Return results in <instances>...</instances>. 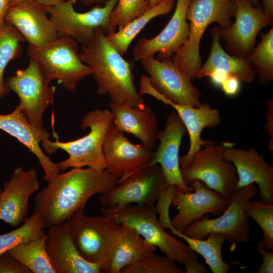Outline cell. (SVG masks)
<instances>
[{"label": "cell", "mask_w": 273, "mask_h": 273, "mask_svg": "<svg viewBox=\"0 0 273 273\" xmlns=\"http://www.w3.org/2000/svg\"><path fill=\"white\" fill-rule=\"evenodd\" d=\"M118 178L106 169L72 168L59 173L39 190L34 197L33 213L50 228L67 221L77 210L84 208L93 196L104 194L117 184Z\"/></svg>", "instance_id": "obj_1"}, {"label": "cell", "mask_w": 273, "mask_h": 273, "mask_svg": "<svg viewBox=\"0 0 273 273\" xmlns=\"http://www.w3.org/2000/svg\"><path fill=\"white\" fill-rule=\"evenodd\" d=\"M81 61L92 70L99 95H108L111 102L143 109L145 101L134 83V63L125 60L98 28L89 42L82 46Z\"/></svg>", "instance_id": "obj_2"}, {"label": "cell", "mask_w": 273, "mask_h": 273, "mask_svg": "<svg viewBox=\"0 0 273 273\" xmlns=\"http://www.w3.org/2000/svg\"><path fill=\"white\" fill-rule=\"evenodd\" d=\"M101 210L103 215L115 222L135 229L145 240L158 248L170 260L183 264L186 273L207 272V267L198 261V254L185 242L165 231L157 218L154 205L129 204Z\"/></svg>", "instance_id": "obj_3"}, {"label": "cell", "mask_w": 273, "mask_h": 273, "mask_svg": "<svg viewBox=\"0 0 273 273\" xmlns=\"http://www.w3.org/2000/svg\"><path fill=\"white\" fill-rule=\"evenodd\" d=\"M236 6L233 0H191L186 14L190 33L185 43L172 56L173 63L187 78L197 77L202 64L200 44L207 27L217 23L219 27L229 28L233 23Z\"/></svg>", "instance_id": "obj_4"}, {"label": "cell", "mask_w": 273, "mask_h": 273, "mask_svg": "<svg viewBox=\"0 0 273 273\" xmlns=\"http://www.w3.org/2000/svg\"><path fill=\"white\" fill-rule=\"evenodd\" d=\"M112 124L110 110L96 109L86 113L81 120V128L90 129L87 134L65 142L57 139L55 142L49 140L42 147L48 154H53L59 149L68 154V158L56 163L60 171L85 166L97 170L105 169L103 146Z\"/></svg>", "instance_id": "obj_5"}, {"label": "cell", "mask_w": 273, "mask_h": 273, "mask_svg": "<svg viewBox=\"0 0 273 273\" xmlns=\"http://www.w3.org/2000/svg\"><path fill=\"white\" fill-rule=\"evenodd\" d=\"M74 244L86 261L107 272L117 243L120 224L108 217L86 215L84 208L77 210L66 221Z\"/></svg>", "instance_id": "obj_6"}, {"label": "cell", "mask_w": 273, "mask_h": 273, "mask_svg": "<svg viewBox=\"0 0 273 273\" xmlns=\"http://www.w3.org/2000/svg\"><path fill=\"white\" fill-rule=\"evenodd\" d=\"M27 53L50 82L57 80L70 93H75L79 82L92 75L90 68L80 59L78 42L69 36H58L39 46H29Z\"/></svg>", "instance_id": "obj_7"}, {"label": "cell", "mask_w": 273, "mask_h": 273, "mask_svg": "<svg viewBox=\"0 0 273 273\" xmlns=\"http://www.w3.org/2000/svg\"><path fill=\"white\" fill-rule=\"evenodd\" d=\"M29 60L26 68L17 70L6 81L10 91L18 96L23 114L43 145L50 140V135L44 126L43 116L47 108L54 102L56 88L50 86V82L36 62Z\"/></svg>", "instance_id": "obj_8"}, {"label": "cell", "mask_w": 273, "mask_h": 273, "mask_svg": "<svg viewBox=\"0 0 273 273\" xmlns=\"http://www.w3.org/2000/svg\"><path fill=\"white\" fill-rule=\"evenodd\" d=\"M257 193L254 184L238 189L229 201L226 209L214 219L205 215L188 225L183 233L192 238L205 239L211 233L222 235L224 240L232 245L245 244L249 239L251 228L250 217L244 210L248 200Z\"/></svg>", "instance_id": "obj_9"}, {"label": "cell", "mask_w": 273, "mask_h": 273, "mask_svg": "<svg viewBox=\"0 0 273 273\" xmlns=\"http://www.w3.org/2000/svg\"><path fill=\"white\" fill-rule=\"evenodd\" d=\"M224 146V142L205 145L195 154L188 166L180 168V171L188 186L195 180H200L229 201L238 190V177L233 164L223 156Z\"/></svg>", "instance_id": "obj_10"}, {"label": "cell", "mask_w": 273, "mask_h": 273, "mask_svg": "<svg viewBox=\"0 0 273 273\" xmlns=\"http://www.w3.org/2000/svg\"><path fill=\"white\" fill-rule=\"evenodd\" d=\"M169 186L160 165L149 163L118 179L114 187L101 194L100 203L104 209L133 204L154 205Z\"/></svg>", "instance_id": "obj_11"}, {"label": "cell", "mask_w": 273, "mask_h": 273, "mask_svg": "<svg viewBox=\"0 0 273 273\" xmlns=\"http://www.w3.org/2000/svg\"><path fill=\"white\" fill-rule=\"evenodd\" d=\"M118 0H108L104 6H95L83 13L74 9L76 0H66L47 9L58 36H69L85 46L97 28L102 29L106 34L109 32V18Z\"/></svg>", "instance_id": "obj_12"}, {"label": "cell", "mask_w": 273, "mask_h": 273, "mask_svg": "<svg viewBox=\"0 0 273 273\" xmlns=\"http://www.w3.org/2000/svg\"><path fill=\"white\" fill-rule=\"evenodd\" d=\"M236 9L235 20L226 29L217 27L220 40L229 54L246 59L255 47L257 36L263 28L272 24L261 5L254 6L247 0H233Z\"/></svg>", "instance_id": "obj_13"}, {"label": "cell", "mask_w": 273, "mask_h": 273, "mask_svg": "<svg viewBox=\"0 0 273 273\" xmlns=\"http://www.w3.org/2000/svg\"><path fill=\"white\" fill-rule=\"evenodd\" d=\"M141 60L151 85L170 102L194 107L202 103L198 88L179 71L171 58L159 60L153 56Z\"/></svg>", "instance_id": "obj_14"}, {"label": "cell", "mask_w": 273, "mask_h": 273, "mask_svg": "<svg viewBox=\"0 0 273 273\" xmlns=\"http://www.w3.org/2000/svg\"><path fill=\"white\" fill-rule=\"evenodd\" d=\"M190 186L193 188L194 192H184L174 186L170 201V205L178 210L171 219V223L180 232L206 214L220 215L229 203V201L200 180H194Z\"/></svg>", "instance_id": "obj_15"}, {"label": "cell", "mask_w": 273, "mask_h": 273, "mask_svg": "<svg viewBox=\"0 0 273 273\" xmlns=\"http://www.w3.org/2000/svg\"><path fill=\"white\" fill-rule=\"evenodd\" d=\"M223 156L234 165L238 177L237 189L252 184L258 187L259 200L273 203V167L255 149L235 147L224 142Z\"/></svg>", "instance_id": "obj_16"}, {"label": "cell", "mask_w": 273, "mask_h": 273, "mask_svg": "<svg viewBox=\"0 0 273 273\" xmlns=\"http://www.w3.org/2000/svg\"><path fill=\"white\" fill-rule=\"evenodd\" d=\"M154 151L142 144L132 143L112 122L103 146L105 169L123 178L150 163Z\"/></svg>", "instance_id": "obj_17"}, {"label": "cell", "mask_w": 273, "mask_h": 273, "mask_svg": "<svg viewBox=\"0 0 273 273\" xmlns=\"http://www.w3.org/2000/svg\"><path fill=\"white\" fill-rule=\"evenodd\" d=\"M191 1L176 0L174 12L161 32L153 38L138 40L132 52L135 60L153 56L156 53L159 60L172 58L189 35L186 14Z\"/></svg>", "instance_id": "obj_18"}, {"label": "cell", "mask_w": 273, "mask_h": 273, "mask_svg": "<svg viewBox=\"0 0 273 273\" xmlns=\"http://www.w3.org/2000/svg\"><path fill=\"white\" fill-rule=\"evenodd\" d=\"M39 188L36 168H15L0 193V220L12 227L23 223L28 217L29 198Z\"/></svg>", "instance_id": "obj_19"}, {"label": "cell", "mask_w": 273, "mask_h": 273, "mask_svg": "<svg viewBox=\"0 0 273 273\" xmlns=\"http://www.w3.org/2000/svg\"><path fill=\"white\" fill-rule=\"evenodd\" d=\"M187 129L175 111L167 116L164 128L158 133V143L151 164L160 165L169 186L178 187L184 192H193L181 176L179 164V149Z\"/></svg>", "instance_id": "obj_20"}, {"label": "cell", "mask_w": 273, "mask_h": 273, "mask_svg": "<svg viewBox=\"0 0 273 273\" xmlns=\"http://www.w3.org/2000/svg\"><path fill=\"white\" fill-rule=\"evenodd\" d=\"M46 7L34 0H25L11 6L5 22L15 28L29 46H39L58 37Z\"/></svg>", "instance_id": "obj_21"}, {"label": "cell", "mask_w": 273, "mask_h": 273, "mask_svg": "<svg viewBox=\"0 0 273 273\" xmlns=\"http://www.w3.org/2000/svg\"><path fill=\"white\" fill-rule=\"evenodd\" d=\"M47 250L55 273H102L99 266L85 260L76 248L65 222L49 228Z\"/></svg>", "instance_id": "obj_22"}, {"label": "cell", "mask_w": 273, "mask_h": 273, "mask_svg": "<svg viewBox=\"0 0 273 273\" xmlns=\"http://www.w3.org/2000/svg\"><path fill=\"white\" fill-rule=\"evenodd\" d=\"M108 106L112 122L119 131L133 134L142 144L155 151L158 143L159 125L157 116L150 106L140 109L112 102Z\"/></svg>", "instance_id": "obj_23"}, {"label": "cell", "mask_w": 273, "mask_h": 273, "mask_svg": "<svg viewBox=\"0 0 273 273\" xmlns=\"http://www.w3.org/2000/svg\"><path fill=\"white\" fill-rule=\"evenodd\" d=\"M166 105H170L176 111L184 124L190 138V146L187 153L179 156L181 167L188 166L195 154L202 147L214 142L204 140L201 133L204 128L216 127L219 125L221 117L218 109L212 108L207 103L197 107L174 104L167 100Z\"/></svg>", "instance_id": "obj_24"}, {"label": "cell", "mask_w": 273, "mask_h": 273, "mask_svg": "<svg viewBox=\"0 0 273 273\" xmlns=\"http://www.w3.org/2000/svg\"><path fill=\"white\" fill-rule=\"evenodd\" d=\"M0 129L15 138L36 156L44 171L43 179L48 183L60 173L56 163L42 151L40 146L41 140L27 120L19 104L12 112L0 114Z\"/></svg>", "instance_id": "obj_25"}, {"label": "cell", "mask_w": 273, "mask_h": 273, "mask_svg": "<svg viewBox=\"0 0 273 273\" xmlns=\"http://www.w3.org/2000/svg\"><path fill=\"white\" fill-rule=\"evenodd\" d=\"M210 33L212 42L209 55L202 65L196 78L208 77L215 71H221L237 77L242 82L251 83L256 76L253 66L246 60L231 55L221 46L217 27L211 28Z\"/></svg>", "instance_id": "obj_26"}, {"label": "cell", "mask_w": 273, "mask_h": 273, "mask_svg": "<svg viewBox=\"0 0 273 273\" xmlns=\"http://www.w3.org/2000/svg\"><path fill=\"white\" fill-rule=\"evenodd\" d=\"M157 247L149 243L133 228L121 223L119 237L111 259L108 273H120L125 266L145 254L156 251Z\"/></svg>", "instance_id": "obj_27"}, {"label": "cell", "mask_w": 273, "mask_h": 273, "mask_svg": "<svg viewBox=\"0 0 273 273\" xmlns=\"http://www.w3.org/2000/svg\"><path fill=\"white\" fill-rule=\"evenodd\" d=\"M171 233L183 240L190 248L197 254L201 255L206 263L213 273H226L230 264L222 257L221 250L225 241L224 236L218 233H211L204 239L188 236L176 230L172 225L168 226Z\"/></svg>", "instance_id": "obj_28"}, {"label": "cell", "mask_w": 273, "mask_h": 273, "mask_svg": "<svg viewBox=\"0 0 273 273\" xmlns=\"http://www.w3.org/2000/svg\"><path fill=\"white\" fill-rule=\"evenodd\" d=\"M174 4L175 0H163L141 16L133 19L121 29L106 34L107 38L120 55L123 56L127 54L131 41L145 26L154 18L169 13Z\"/></svg>", "instance_id": "obj_29"}, {"label": "cell", "mask_w": 273, "mask_h": 273, "mask_svg": "<svg viewBox=\"0 0 273 273\" xmlns=\"http://www.w3.org/2000/svg\"><path fill=\"white\" fill-rule=\"evenodd\" d=\"M47 234L18 244L7 252L32 273H55L47 250Z\"/></svg>", "instance_id": "obj_30"}, {"label": "cell", "mask_w": 273, "mask_h": 273, "mask_svg": "<svg viewBox=\"0 0 273 273\" xmlns=\"http://www.w3.org/2000/svg\"><path fill=\"white\" fill-rule=\"evenodd\" d=\"M23 37L13 27L5 22L0 25V99L10 91L4 78L10 62L19 57L22 51Z\"/></svg>", "instance_id": "obj_31"}, {"label": "cell", "mask_w": 273, "mask_h": 273, "mask_svg": "<svg viewBox=\"0 0 273 273\" xmlns=\"http://www.w3.org/2000/svg\"><path fill=\"white\" fill-rule=\"evenodd\" d=\"M246 60L253 66L259 82L263 85L273 80V27L261 34V40Z\"/></svg>", "instance_id": "obj_32"}, {"label": "cell", "mask_w": 273, "mask_h": 273, "mask_svg": "<svg viewBox=\"0 0 273 273\" xmlns=\"http://www.w3.org/2000/svg\"><path fill=\"white\" fill-rule=\"evenodd\" d=\"M244 210L260 226L263 233L260 244L265 249L273 250V203L248 200Z\"/></svg>", "instance_id": "obj_33"}, {"label": "cell", "mask_w": 273, "mask_h": 273, "mask_svg": "<svg viewBox=\"0 0 273 273\" xmlns=\"http://www.w3.org/2000/svg\"><path fill=\"white\" fill-rule=\"evenodd\" d=\"M120 273H186L176 262L155 251L149 252L124 267Z\"/></svg>", "instance_id": "obj_34"}, {"label": "cell", "mask_w": 273, "mask_h": 273, "mask_svg": "<svg viewBox=\"0 0 273 273\" xmlns=\"http://www.w3.org/2000/svg\"><path fill=\"white\" fill-rule=\"evenodd\" d=\"M45 228L40 217L33 213L20 227L0 235V256L18 244L32 240L44 233Z\"/></svg>", "instance_id": "obj_35"}, {"label": "cell", "mask_w": 273, "mask_h": 273, "mask_svg": "<svg viewBox=\"0 0 273 273\" xmlns=\"http://www.w3.org/2000/svg\"><path fill=\"white\" fill-rule=\"evenodd\" d=\"M150 9L147 0H118L109 18V33L115 32L116 28L121 29Z\"/></svg>", "instance_id": "obj_36"}, {"label": "cell", "mask_w": 273, "mask_h": 273, "mask_svg": "<svg viewBox=\"0 0 273 273\" xmlns=\"http://www.w3.org/2000/svg\"><path fill=\"white\" fill-rule=\"evenodd\" d=\"M0 273H32L7 251L0 256Z\"/></svg>", "instance_id": "obj_37"}, {"label": "cell", "mask_w": 273, "mask_h": 273, "mask_svg": "<svg viewBox=\"0 0 273 273\" xmlns=\"http://www.w3.org/2000/svg\"><path fill=\"white\" fill-rule=\"evenodd\" d=\"M266 122L263 126V129L269 137L268 142V150L273 152V99L267 100L266 104L265 111Z\"/></svg>", "instance_id": "obj_38"}, {"label": "cell", "mask_w": 273, "mask_h": 273, "mask_svg": "<svg viewBox=\"0 0 273 273\" xmlns=\"http://www.w3.org/2000/svg\"><path fill=\"white\" fill-rule=\"evenodd\" d=\"M257 252L262 257L261 265L257 271V273H272L273 272V251H267L256 241Z\"/></svg>", "instance_id": "obj_39"}, {"label": "cell", "mask_w": 273, "mask_h": 273, "mask_svg": "<svg viewBox=\"0 0 273 273\" xmlns=\"http://www.w3.org/2000/svg\"><path fill=\"white\" fill-rule=\"evenodd\" d=\"M241 81L237 77L228 76L222 83L221 88L225 95L234 97L238 94L241 89Z\"/></svg>", "instance_id": "obj_40"}, {"label": "cell", "mask_w": 273, "mask_h": 273, "mask_svg": "<svg viewBox=\"0 0 273 273\" xmlns=\"http://www.w3.org/2000/svg\"><path fill=\"white\" fill-rule=\"evenodd\" d=\"M229 76L226 73L221 71H215L208 76L211 83L216 87L220 88L222 83Z\"/></svg>", "instance_id": "obj_41"}, {"label": "cell", "mask_w": 273, "mask_h": 273, "mask_svg": "<svg viewBox=\"0 0 273 273\" xmlns=\"http://www.w3.org/2000/svg\"><path fill=\"white\" fill-rule=\"evenodd\" d=\"M10 6L11 0H0V25L5 22V17Z\"/></svg>", "instance_id": "obj_42"}, {"label": "cell", "mask_w": 273, "mask_h": 273, "mask_svg": "<svg viewBox=\"0 0 273 273\" xmlns=\"http://www.w3.org/2000/svg\"><path fill=\"white\" fill-rule=\"evenodd\" d=\"M261 6L265 13L273 18V0H262Z\"/></svg>", "instance_id": "obj_43"}, {"label": "cell", "mask_w": 273, "mask_h": 273, "mask_svg": "<svg viewBox=\"0 0 273 273\" xmlns=\"http://www.w3.org/2000/svg\"><path fill=\"white\" fill-rule=\"evenodd\" d=\"M36 3L44 7H51L60 4L66 0H34Z\"/></svg>", "instance_id": "obj_44"}, {"label": "cell", "mask_w": 273, "mask_h": 273, "mask_svg": "<svg viewBox=\"0 0 273 273\" xmlns=\"http://www.w3.org/2000/svg\"><path fill=\"white\" fill-rule=\"evenodd\" d=\"M108 0H76L79 1L85 6H90L99 4H105Z\"/></svg>", "instance_id": "obj_45"}, {"label": "cell", "mask_w": 273, "mask_h": 273, "mask_svg": "<svg viewBox=\"0 0 273 273\" xmlns=\"http://www.w3.org/2000/svg\"><path fill=\"white\" fill-rule=\"evenodd\" d=\"M151 8L154 7L161 3L163 0H147Z\"/></svg>", "instance_id": "obj_46"}, {"label": "cell", "mask_w": 273, "mask_h": 273, "mask_svg": "<svg viewBox=\"0 0 273 273\" xmlns=\"http://www.w3.org/2000/svg\"><path fill=\"white\" fill-rule=\"evenodd\" d=\"M249 1L252 5L254 6H259L261 5L259 2V0H247Z\"/></svg>", "instance_id": "obj_47"}, {"label": "cell", "mask_w": 273, "mask_h": 273, "mask_svg": "<svg viewBox=\"0 0 273 273\" xmlns=\"http://www.w3.org/2000/svg\"><path fill=\"white\" fill-rule=\"evenodd\" d=\"M23 1H25V0H11V6L13 5L14 4H16L17 3H18Z\"/></svg>", "instance_id": "obj_48"}, {"label": "cell", "mask_w": 273, "mask_h": 273, "mask_svg": "<svg viewBox=\"0 0 273 273\" xmlns=\"http://www.w3.org/2000/svg\"><path fill=\"white\" fill-rule=\"evenodd\" d=\"M1 191H2V190H1V188H0V193H1Z\"/></svg>", "instance_id": "obj_49"}]
</instances>
